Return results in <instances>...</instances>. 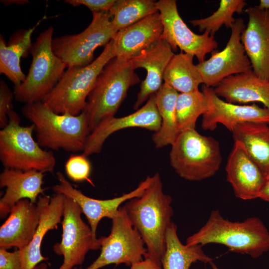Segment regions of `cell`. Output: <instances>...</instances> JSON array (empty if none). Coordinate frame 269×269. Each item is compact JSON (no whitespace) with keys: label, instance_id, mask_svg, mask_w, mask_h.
<instances>
[{"label":"cell","instance_id":"6da1fadb","mask_svg":"<svg viewBox=\"0 0 269 269\" xmlns=\"http://www.w3.org/2000/svg\"><path fill=\"white\" fill-rule=\"evenodd\" d=\"M172 198L165 194L158 173L143 194L124 206L132 225L140 235L147 249L146 257L161 264L165 249L166 235L173 214Z\"/></svg>","mask_w":269,"mask_h":269},{"label":"cell","instance_id":"7a4b0ae2","mask_svg":"<svg viewBox=\"0 0 269 269\" xmlns=\"http://www.w3.org/2000/svg\"><path fill=\"white\" fill-rule=\"evenodd\" d=\"M209 244L223 245L231 252L257 258L269 250V232L258 217L232 222L215 210L205 224L187 238L185 245L203 247Z\"/></svg>","mask_w":269,"mask_h":269},{"label":"cell","instance_id":"3957f363","mask_svg":"<svg viewBox=\"0 0 269 269\" xmlns=\"http://www.w3.org/2000/svg\"><path fill=\"white\" fill-rule=\"evenodd\" d=\"M24 117L31 122L38 144L43 148L76 152L83 151L91 131L86 114H58L42 101L24 104Z\"/></svg>","mask_w":269,"mask_h":269},{"label":"cell","instance_id":"277c9868","mask_svg":"<svg viewBox=\"0 0 269 269\" xmlns=\"http://www.w3.org/2000/svg\"><path fill=\"white\" fill-rule=\"evenodd\" d=\"M139 82L129 61L114 57L105 65L88 97L83 111L91 132L101 122L115 116L129 88Z\"/></svg>","mask_w":269,"mask_h":269},{"label":"cell","instance_id":"5b68a950","mask_svg":"<svg viewBox=\"0 0 269 269\" xmlns=\"http://www.w3.org/2000/svg\"><path fill=\"white\" fill-rule=\"evenodd\" d=\"M114 57L112 39L89 65L67 67L57 84L41 101L56 113L79 115L85 109L88 97L99 74Z\"/></svg>","mask_w":269,"mask_h":269},{"label":"cell","instance_id":"8992f818","mask_svg":"<svg viewBox=\"0 0 269 269\" xmlns=\"http://www.w3.org/2000/svg\"><path fill=\"white\" fill-rule=\"evenodd\" d=\"M12 110L7 125L0 131V160L4 168L53 173L56 160L51 150H45L32 136L34 127L20 124Z\"/></svg>","mask_w":269,"mask_h":269},{"label":"cell","instance_id":"52a82bcc","mask_svg":"<svg viewBox=\"0 0 269 269\" xmlns=\"http://www.w3.org/2000/svg\"><path fill=\"white\" fill-rule=\"evenodd\" d=\"M169 159L180 177L189 181H201L217 173L222 157L219 141L195 129L180 133L171 145Z\"/></svg>","mask_w":269,"mask_h":269},{"label":"cell","instance_id":"ba28073f","mask_svg":"<svg viewBox=\"0 0 269 269\" xmlns=\"http://www.w3.org/2000/svg\"><path fill=\"white\" fill-rule=\"evenodd\" d=\"M49 26L37 37L29 53L32 61L24 80L14 86V99L24 104L41 101L53 89L67 68L53 52L52 42L54 32Z\"/></svg>","mask_w":269,"mask_h":269},{"label":"cell","instance_id":"9c48e42d","mask_svg":"<svg viewBox=\"0 0 269 269\" xmlns=\"http://www.w3.org/2000/svg\"><path fill=\"white\" fill-rule=\"evenodd\" d=\"M92 20L83 31L53 38L54 53L69 67H83L93 61L95 50L105 47L117 31L109 12L92 13Z\"/></svg>","mask_w":269,"mask_h":269},{"label":"cell","instance_id":"30bf717a","mask_svg":"<svg viewBox=\"0 0 269 269\" xmlns=\"http://www.w3.org/2000/svg\"><path fill=\"white\" fill-rule=\"evenodd\" d=\"M108 236L100 238L101 253L85 269H100L111 264L131 266L144 259L147 249L140 235L132 225L124 206L112 219Z\"/></svg>","mask_w":269,"mask_h":269},{"label":"cell","instance_id":"8fae6325","mask_svg":"<svg viewBox=\"0 0 269 269\" xmlns=\"http://www.w3.org/2000/svg\"><path fill=\"white\" fill-rule=\"evenodd\" d=\"M82 213L76 202L65 197L61 240L53 247L56 255L63 257L58 269H73L83 264L89 251L101 249L100 239L93 235L90 226L83 220Z\"/></svg>","mask_w":269,"mask_h":269},{"label":"cell","instance_id":"7c38bea8","mask_svg":"<svg viewBox=\"0 0 269 269\" xmlns=\"http://www.w3.org/2000/svg\"><path fill=\"white\" fill-rule=\"evenodd\" d=\"M163 25L161 39L166 41L173 51L195 56L199 63L205 60L207 54L218 47L214 36L207 31L202 34L193 32L180 16L175 0H160L155 2Z\"/></svg>","mask_w":269,"mask_h":269},{"label":"cell","instance_id":"4fadbf2b","mask_svg":"<svg viewBox=\"0 0 269 269\" xmlns=\"http://www.w3.org/2000/svg\"><path fill=\"white\" fill-rule=\"evenodd\" d=\"M245 27L243 18L236 19L225 48L221 51H214L208 59L196 64L206 87L215 88L228 76L253 70L241 40Z\"/></svg>","mask_w":269,"mask_h":269},{"label":"cell","instance_id":"5bb4252c","mask_svg":"<svg viewBox=\"0 0 269 269\" xmlns=\"http://www.w3.org/2000/svg\"><path fill=\"white\" fill-rule=\"evenodd\" d=\"M56 175L59 183L52 187L53 191L76 202L86 217L95 236H96L97 227L102 219H113L117 215L121 205L133 198L141 196L151 180V177L148 176L131 192L119 197L101 200L89 197L74 188L61 172H57Z\"/></svg>","mask_w":269,"mask_h":269},{"label":"cell","instance_id":"9a60e30c","mask_svg":"<svg viewBox=\"0 0 269 269\" xmlns=\"http://www.w3.org/2000/svg\"><path fill=\"white\" fill-rule=\"evenodd\" d=\"M156 94L150 96L142 107L129 115L109 118L101 122L89 135L82 154L88 157L100 153L106 140L113 133L129 128H140L157 132L161 126Z\"/></svg>","mask_w":269,"mask_h":269},{"label":"cell","instance_id":"2e32d148","mask_svg":"<svg viewBox=\"0 0 269 269\" xmlns=\"http://www.w3.org/2000/svg\"><path fill=\"white\" fill-rule=\"evenodd\" d=\"M202 92L207 97L208 109L202 115L201 127L205 131H213L218 124L223 125L232 132L237 124L245 122L269 125V110L256 104L240 105L223 100L214 92V88L203 85Z\"/></svg>","mask_w":269,"mask_h":269},{"label":"cell","instance_id":"e0dca14e","mask_svg":"<svg viewBox=\"0 0 269 269\" xmlns=\"http://www.w3.org/2000/svg\"><path fill=\"white\" fill-rule=\"evenodd\" d=\"M249 21L241 35V42L259 78L269 80V9L258 5L245 9Z\"/></svg>","mask_w":269,"mask_h":269},{"label":"cell","instance_id":"ac0fdd59","mask_svg":"<svg viewBox=\"0 0 269 269\" xmlns=\"http://www.w3.org/2000/svg\"><path fill=\"white\" fill-rule=\"evenodd\" d=\"M227 181L235 195L244 200L258 198L266 176L247 154L243 144L234 141L225 167Z\"/></svg>","mask_w":269,"mask_h":269},{"label":"cell","instance_id":"d6986e66","mask_svg":"<svg viewBox=\"0 0 269 269\" xmlns=\"http://www.w3.org/2000/svg\"><path fill=\"white\" fill-rule=\"evenodd\" d=\"M162 32L159 12L118 31L112 39L115 57L129 61L160 40Z\"/></svg>","mask_w":269,"mask_h":269},{"label":"cell","instance_id":"ffe728a7","mask_svg":"<svg viewBox=\"0 0 269 269\" xmlns=\"http://www.w3.org/2000/svg\"><path fill=\"white\" fill-rule=\"evenodd\" d=\"M65 196L56 193L52 197L39 196L36 202L39 220L34 236L29 244L18 250L23 269H33L47 258L41 253V246L45 235L61 223Z\"/></svg>","mask_w":269,"mask_h":269},{"label":"cell","instance_id":"44dd1931","mask_svg":"<svg viewBox=\"0 0 269 269\" xmlns=\"http://www.w3.org/2000/svg\"><path fill=\"white\" fill-rule=\"evenodd\" d=\"M174 55L170 45L161 39L129 61L134 70L142 68L147 72L145 79L141 82L140 90L134 105V110L139 109L150 95L159 91L163 84L165 69Z\"/></svg>","mask_w":269,"mask_h":269},{"label":"cell","instance_id":"7402d4cb","mask_svg":"<svg viewBox=\"0 0 269 269\" xmlns=\"http://www.w3.org/2000/svg\"><path fill=\"white\" fill-rule=\"evenodd\" d=\"M39 220L36 204L27 199L19 201L0 227V249L20 250L26 247L32 239Z\"/></svg>","mask_w":269,"mask_h":269},{"label":"cell","instance_id":"603a6c76","mask_svg":"<svg viewBox=\"0 0 269 269\" xmlns=\"http://www.w3.org/2000/svg\"><path fill=\"white\" fill-rule=\"evenodd\" d=\"M43 177V172L36 170L4 168L0 174V187L5 188L0 199V218L9 214L12 207L21 200L27 199L36 204L39 195L44 193Z\"/></svg>","mask_w":269,"mask_h":269},{"label":"cell","instance_id":"cb8c5ba5","mask_svg":"<svg viewBox=\"0 0 269 269\" xmlns=\"http://www.w3.org/2000/svg\"><path fill=\"white\" fill-rule=\"evenodd\" d=\"M213 88L218 97L229 103L259 102L269 110V80L259 78L253 70L228 76Z\"/></svg>","mask_w":269,"mask_h":269},{"label":"cell","instance_id":"d4e9b609","mask_svg":"<svg viewBox=\"0 0 269 269\" xmlns=\"http://www.w3.org/2000/svg\"><path fill=\"white\" fill-rule=\"evenodd\" d=\"M45 17H43L28 29L16 31L9 38L7 45L3 36L0 35V73L5 75L14 86L20 84L26 77L20 67V58L27 56L32 44V34Z\"/></svg>","mask_w":269,"mask_h":269},{"label":"cell","instance_id":"484cf974","mask_svg":"<svg viewBox=\"0 0 269 269\" xmlns=\"http://www.w3.org/2000/svg\"><path fill=\"white\" fill-rule=\"evenodd\" d=\"M234 141L244 146L251 158L266 175L269 172V126L262 123L245 122L232 132Z\"/></svg>","mask_w":269,"mask_h":269},{"label":"cell","instance_id":"4316f807","mask_svg":"<svg viewBox=\"0 0 269 269\" xmlns=\"http://www.w3.org/2000/svg\"><path fill=\"white\" fill-rule=\"evenodd\" d=\"M177 230V226L172 222L166 232L165 249L161 261L162 269H189L193 263L198 261L205 264L212 262L201 245L182 244Z\"/></svg>","mask_w":269,"mask_h":269},{"label":"cell","instance_id":"83f0119b","mask_svg":"<svg viewBox=\"0 0 269 269\" xmlns=\"http://www.w3.org/2000/svg\"><path fill=\"white\" fill-rule=\"evenodd\" d=\"M178 92L165 83L157 92L156 104L161 118V126L152 136L156 148L172 145L180 132L178 129L176 104Z\"/></svg>","mask_w":269,"mask_h":269},{"label":"cell","instance_id":"f1b7e54d","mask_svg":"<svg viewBox=\"0 0 269 269\" xmlns=\"http://www.w3.org/2000/svg\"><path fill=\"white\" fill-rule=\"evenodd\" d=\"M194 57L183 52L174 54L165 69L164 83L180 93L199 90L203 80L197 65L193 64Z\"/></svg>","mask_w":269,"mask_h":269},{"label":"cell","instance_id":"f546056e","mask_svg":"<svg viewBox=\"0 0 269 269\" xmlns=\"http://www.w3.org/2000/svg\"><path fill=\"white\" fill-rule=\"evenodd\" d=\"M152 0H116L109 11L111 22L118 32L158 12Z\"/></svg>","mask_w":269,"mask_h":269},{"label":"cell","instance_id":"4dcf8cb0","mask_svg":"<svg viewBox=\"0 0 269 269\" xmlns=\"http://www.w3.org/2000/svg\"><path fill=\"white\" fill-rule=\"evenodd\" d=\"M208 109L206 96L199 90L179 93L176 104L178 129L180 133L195 130L197 119Z\"/></svg>","mask_w":269,"mask_h":269},{"label":"cell","instance_id":"1f68e13d","mask_svg":"<svg viewBox=\"0 0 269 269\" xmlns=\"http://www.w3.org/2000/svg\"><path fill=\"white\" fill-rule=\"evenodd\" d=\"M246 5L244 0H221L218 9L210 16L193 19L190 22L198 27L200 32L207 31L214 36L223 25L227 28H231L236 21L233 14L242 13Z\"/></svg>","mask_w":269,"mask_h":269},{"label":"cell","instance_id":"d6a6232c","mask_svg":"<svg viewBox=\"0 0 269 269\" xmlns=\"http://www.w3.org/2000/svg\"><path fill=\"white\" fill-rule=\"evenodd\" d=\"M67 176L75 182L88 181L94 185L90 179L91 164L87 157L81 154L71 155L65 165Z\"/></svg>","mask_w":269,"mask_h":269},{"label":"cell","instance_id":"836d02e7","mask_svg":"<svg viewBox=\"0 0 269 269\" xmlns=\"http://www.w3.org/2000/svg\"><path fill=\"white\" fill-rule=\"evenodd\" d=\"M14 94L3 81H0V127L4 128L8 123V115L13 110Z\"/></svg>","mask_w":269,"mask_h":269},{"label":"cell","instance_id":"e575fe53","mask_svg":"<svg viewBox=\"0 0 269 269\" xmlns=\"http://www.w3.org/2000/svg\"><path fill=\"white\" fill-rule=\"evenodd\" d=\"M64 1L73 6L84 5L92 13H96L109 12L116 0H65Z\"/></svg>","mask_w":269,"mask_h":269},{"label":"cell","instance_id":"d590c367","mask_svg":"<svg viewBox=\"0 0 269 269\" xmlns=\"http://www.w3.org/2000/svg\"><path fill=\"white\" fill-rule=\"evenodd\" d=\"M0 269H23L18 249L8 252L0 249Z\"/></svg>","mask_w":269,"mask_h":269},{"label":"cell","instance_id":"8d00e7d4","mask_svg":"<svg viewBox=\"0 0 269 269\" xmlns=\"http://www.w3.org/2000/svg\"><path fill=\"white\" fill-rule=\"evenodd\" d=\"M130 269H162V266L157 261L146 257L142 261L131 266Z\"/></svg>","mask_w":269,"mask_h":269},{"label":"cell","instance_id":"74e56055","mask_svg":"<svg viewBox=\"0 0 269 269\" xmlns=\"http://www.w3.org/2000/svg\"><path fill=\"white\" fill-rule=\"evenodd\" d=\"M258 198L269 202V181H267L263 187L260 192Z\"/></svg>","mask_w":269,"mask_h":269},{"label":"cell","instance_id":"f35d334b","mask_svg":"<svg viewBox=\"0 0 269 269\" xmlns=\"http://www.w3.org/2000/svg\"><path fill=\"white\" fill-rule=\"evenodd\" d=\"M0 2L6 6L12 4L24 5L29 3V1L27 0H2Z\"/></svg>","mask_w":269,"mask_h":269},{"label":"cell","instance_id":"ab89813d","mask_svg":"<svg viewBox=\"0 0 269 269\" xmlns=\"http://www.w3.org/2000/svg\"><path fill=\"white\" fill-rule=\"evenodd\" d=\"M258 6L261 8L269 9V0H260V4Z\"/></svg>","mask_w":269,"mask_h":269},{"label":"cell","instance_id":"60d3db41","mask_svg":"<svg viewBox=\"0 0 269 269\" xmlns=\"http://www.w3.org/2000/svg\"><path fill=\"white\" fill-rule=\"evenodd\" d=\"M33 269H47V266L45 263H40L36 266ZM73 269H78L77 267Z\"/></svg>","mask_w":269,"mask_h":269},{"label":"cell","instance_id":"b9f144b4","mask_svg":"<svg viewBox=\"0 0 269 269\" xmlns=\"http://www.w3.org/2000/svg\"><path fill=\"white\" fill-rule=\"evenodd\" d=\"M210 264L211 266L212 269H219L213 262H211Z\"/></svg>","mask_w":269,"mask_h":269},{"label":"cell","instance_id":"7bdbcfd3","mask_svg":"<svg viewBox=\"0 0 269 269\" xmlns=\"http://www.w3.org/2000/svg\"><path fill=\"white\" fill-rule=\"evenodd\" d=\"M266 180L269 181V172L266 175Z\"/></svg>","mask_w":269,"mask_h":269}]
</instances>
